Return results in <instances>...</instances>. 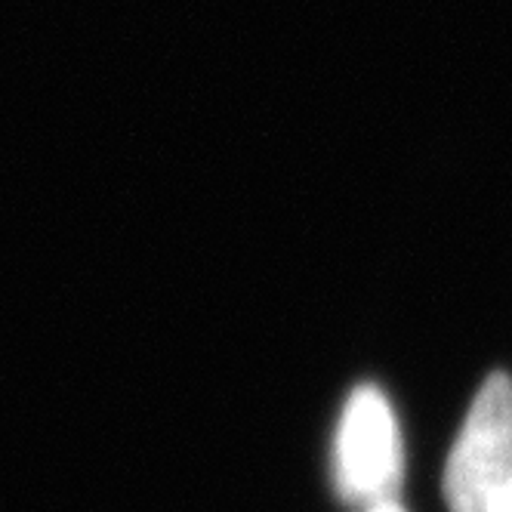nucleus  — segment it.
I'll list each match as a JSON object with an SVG mask.
<instances>
[{
    "label": "nucleus",
    "instance_id": "f257e3e1",
    "mask_svg": "<svg viewBox=\"0 0 512 512\" xmlns=\"http://www.w3.org/2000/svg\"><path fill=\"white\" fill-rule=\"evenodd\" d=\"M451 512H512V383L494 374L475 395L445 469Z\"/></svg>",
    "mask_w": 512,
    "mask_h": 512
},
{
    "label": "nucleus",
    "instance_id": "f03ea898",
    "mask_svg": "<svg viewBox=\"0 0 512 512\" xmlns=\"http://www.w3.org/2000/svg\"><path fill=\"white\" fill-rule=\"evenodd\" d=\"M405 472V448L395 411L377 386H358L340 417L334 442L337 491L361 506L395 500Z\"/></svg>",
    "mask_w": 512,
    "mask_h": 512
},
{
    "label": "nucleus",
    "instance_id": "7ed1b4c3",
    "mask_svg": "<svg viewBox=\"0 0 512 512\" xmlns=\"http://www.w3.org/2000/svg\"><path fill=\"white\" fill-rule=\"evenodd\" d=\"M368 512H405L395 500H386V503H377V506H368Z\"/></svg>",
    "mask_w": 512,
    "mask_h": 512
}]
</instances>
